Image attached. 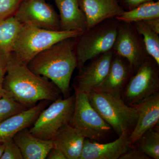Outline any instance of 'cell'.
I'll return each instance as SVG.
<instances>
[{"mask_svg":"<svg viewBox=\"0 0 159 159\" xmlns=\"http://www.w3.org/2000/svg\"><path fill=\"white\" fill-rule=\"evenodd\" d=\"M6 68L5 93L25 108L33 107L41 101L52 102L61 97L60 91L52 81L34 74L12 53L6 59Z\"/></svg>","mask_w":159,"mask_h":159,"instance_id":"obj_1","label":"cell"},{"mask_svg":"<svg viewBox=\"0 0 159 159\" xmlns=\"http://www.w3.org/2000/svg\"><path fill=\"white\" fill-rule=\"evenodd\" d=\"M76 38L59 42L37 54L28 63L34 74L51 80L64 98L70 97L71 77L77 68Z\"/></svg>","mask_w":159,"mask_h":159,"instance_id":"obj_2","label":"cell"},{"mask_svg":"<svg viewBox=\"0 0 159 159\" xmlns=\"http://www.w3.org/2000/svg\"><path fill=\"white\" fill-rule=\"evenodd\" d=\"M76 31L52 30L23 24L13 48L12 54L26 65L35 56L57 43L76 38L82 33Z\"/></svg>","mask_w":159,"mask_h":159,"instance_id":"obj_3","label":"cell"},{"mask_svg":"<svg viewBox=\"0 0 159 159\" xmlns=\"http://www.w3.org/2000/svg\"><path fill=\"white\" fill-rule=\"evenodd\" d=\"M87 94L91 105L118 136L131 133L139 117L135 107L127 105L121 97L103 92L94 90Z\"/></svg>","mask_w":159,"mask_h":159,"instance_id":"obj_4","label":"cell"},{"mask_svg":"<svg viewBox=\"0 0 159 159\" xmlns=\"http://www.w3.org/2000/svg\"><path fill=\"white\" fill-rule=\"evenodd\" d=\"M119 23L116 18L106 20L76 38L77 69L82 67L89 61L112 50Z\"/></svg>","mask_w":159,"mask_h":159,"instance_id":"obj_5","label":"cell"},{"mask_svg":"<svg viewBox=\"0 0 159 159\" xmlns=\"http://www.w3.org/2000/svg\"><path fill=\"white\" fill-rule=\"evenodd\" d=\"M75 102V94L52 102L41 112L29 129L31 133L39 139L52 140L62 127L70 124Z\"/></svg>","mask_w":159,"mask_h":159,"instance_id":"obj_6","label":"cell"},{"mask_svg":"<svg viewBox=\"0 0 159 159\" xmlns=\"http://www.w3.org/2000/svg\"><path fill=\"white\" fill-rule=\"evenodd\" d=\"M75 102L70 124L86 139L101 142L107 138L111 127L91 105L87 94L75 91Z\"/></svg>","mask_w":159,"mask_h":159,"instance_id":"obj_7","label":"cell"},{"mask_svg":"<svg viewBox=\"0 0 159 159\" xmlns=\"http://www.w3.org/2000/svg\"><path fill=\"white\" fill-rule=\"evenodd\" d=\"M159 66L148 56L132 74L121 96L127 105L135 107L159 93Z\"/></svg>","mask_w":159,"mask_h":159,"instance_id":"obj_8","label":"cell"},{"mask_svg":"<svg viewBox=\"0 0 159 159\" xmlns=\"http://www.w3.org/2000/svg\"><path fill=\"white\" fill-rule=\"evenodd\" d=\"M119 22L112 50L128 61L134 73L149 56L146 52L142 36L133 24Z\"/></svg>","mask_w":159,"mask_h":159,"instance_id":"obj_9","label":"cell"},{"mask_svg":"<svg viewBox=\"0 0 159 159\" xmlns=\"http://www.w3.org/2000/svg\"><path fill=\"white\" fill-rule=\"evenodd\" d=\"M23 24L52 30H59V16L45 0H23L14 15Z\"/></svg>","mask_w":159,"mask_h":159,"instance_id":"obj_10","label":"cell"},{"mask_svg":"<svg viewBox=\"0 0 159 159\" xmlns=\"http://www.w3.org/2000/svg\"><path fill=\"white\" fill-rule=\"evenodd\" d=\"M113 54V50L100 54L79 69L74 82L75 91L88 94L96 90L106 77Z\"/></svg>","mask_w":159,"mask_h":159,"instance_id":"obj_11","label":"cell"},{"mask_svg":"<svg viewBox=\"0 0 159 159\" xmlns=\"http://www.w3.org/2000/svg\"><path fill=\"white\" fill-rule=\"evenodd\" d=\"M132 69L125 58L114 53L108 73L102 83L95 90L121 97Z\"/></svg>","mask_w":159,"mask_h":159,"instance_id":"obj_12","label":"cell"},{"mask_svg":"<svg viewBox=\"0 0 159 159\" xmlns=\"http://www.w3.org/2000/svg\"><path fill=\"white\" fill-rule=\"evenodd\" d=\"M130 134L124 133L116 140L107 143L85 139L80 159H119L131 146Z\"/></svg>","mask_w":159,"mask_h":159,"instance_id":"obj_13","label":"cell"},{"mask_svg":"<svg viewBox=\"0 0 159 159\" xmlns=\"http://www.w3.org/2000/svg\"><path fill=\"white\" fill-rule=\"evenodd\" d=\"M85 16L87 29L107 20L116 18L125 10L118 0H78Z\"/></svg>","mask_w":159,"mask_h":159,"instance_id":"obj_14","label":"cell"},{"mask_svg":"<svg viewBox=\"0 0 159 159\" xmlns=\"http://www.w3.org/2000/svg\"><path fill=\"white\" fill-rule=\"evenodd\" d=\"M50 101H41L33 107L9 117L0 123V143L12 139L19 132L28 128L34 123L41 112Z\"/></svg>","mask_w":159,"mask_h":159,"instance_id":"obj_15","label":"cell"},{"mask_svg":"<svg viewBox=\"0 0 159 159\" xmlns=\"http://www.w3.org/2000/svg\"><path fill=\"white\" fill-rule=\"evenodd\" d=\"M134 107L138 111L139 117L136 125L129 137L131 146L145 132L158 124L159 93L148 97Z\"/></svg>","mask_w":159,"mask_h":159,"instance_id":"obj_16","label":"cell"},{"mask_svg":"<svg viewBox=\"0 0 159 159\" xmlns=\"http://www.w3.org/2000/svg\"><path fill=\"white\" fill-rule=\"evenodd\" d=\"M19 147L24 159H45L54 147L52 140L34 136L28 128L19 132L13 138Z\"/></svg>","mask_w":159,"mask_h":159,"instance_id":"obj_17","label":"cell"},{"mask_svg":"<svg viewBox=\"0 0 159 159\" xmlns=\"http://www.w3.org/2000/svg\"><path fill=\"white\" fill-rule=\"evenodd\" d=\"M59 11L60 29L84 32L87 29L86 20L78 0H54Z\"/></svg>","mask_w":159,"mask_h":159,"instance_id":"obj_18","label":"cell"},{"mask_svg":"<svg viewBox=\"0 0 159 159\" xmlns=\"http://www.w3.org/2000/svg\"><path fill=\"white\" fill-rule=\"evenodd\" d=\"M85 139L69 124L62 127L52 141L54 147L60 150L66 159H80Z\"/></svg>","mask_w":159,"mask_h":159,"instance_id":"obj_19","label":"cell"},{"mask_svg":"<svg viewBox=\"0 0 159 159\" xmlns=\"http://www.w3.org/2000/svg\"><path fill=\"white\" fill-rule=\"evenodd\" d=\"M23 24L14 15L0 19V56L7 58L12 54Z\"/></svg>","mask_w":159,"mask_h":159,"instance_id":"obj_20","label":"cell"},{"mask_svg":"<svg viewBox=\"0 0 159 159\" xmlns=\"http://www.w3.org/2000/svg\"><path fill=\"white\" fill-rule=\"evenodd\" d=\"M159 18V1L143 3L134 9L124 11L116 18L120 22L133 23Z\"/></svg>","mask_w":159,"mask_h":159,"instance_id":"obj_21","label":"cell"},{"mask_svg":"<svg viewBox=\"0 0 159 159\" xmlns=\"http://www.w3.org/2000/svg\"><path fill=\"white\" fill-rule=\"evenodd\" d=\"M142 36L146 52L159 66V34L152 31L144 21L132 23Z\"/></svg>","mask_w":159,"mask_h":159,"instance_id":"obj_22","label":"cell"},{"mask_svg":"<svg viewBox=\"0 0 159 159\" xmlns=\"http://www.w3.org/2000/svg\"><path fill=\"white\" fill-rule=\"evenodd\" d=\"M132 146L136 147L151 159H159L158 125L145 132Z\"/></svg>","mask_w":159,"mask_h":159,"instance_id":"obj_23","label":"cell"},{"mask_svg":"<svg viewBox=\"0 0 159 159\" xmlns=\"http://www.w3.org/2000/svg\"><path fill=\"white\" fill-rule=\"evenodd\" d=\"M27 109L5 94L0 97V123L9 117Z\"/></svg>","mask_w":159,"mask_h":159,"instance_id":"obj_24","label":"cell"},{"mask_svg":"<svg viewBox=\"0 0 159 159\" xmlns=\"http://www.w3.org/2000/svg\"><path fill=\"white\" fill-rule=\"evenodd\" d=\"M4 150L1 159H24L19 147L11 139L3 143Z\"/></svg>","mask_w":159,"mask_h":159,"instance_id":"obj_25","label":"cell"},{"mask_svg":"<svg viewBox=\"0 0 159 159\" xmlns=\"http://www.w3.org/2000/svg\"><path fill=\"white\" fill-rule=\"evenodd\" d=\"M23 0H0V19L14 15Z\"/></svg>","mask_w":159,"mask_h":159,"instance_id":"obj_26","label":"cell"},{"mask_svg":"<svg viewBox=\"0 0 159 159\" xmlns=\"http://www.w3.org/2000/svg\"><path fill=\"white\" fill-rule=\"evenodd\" d=\"M149 157L134 146H131L119 159H150Z\"/></svg>","mask_w":159,"mask_h":159,"instance_id":"obj_27","label":"cell"},{"mask_svg":"<svg viewBox=\"0 0 159 159\" xmlns=\"http://www.w3.org/2000/svg\"><path fill=\"white\" fill-rule=\"evenodd\" d=\"M7 58L0 56V97H2L6 94L4 89V83L7 71Z\"/></svg>","mask_w":159,"mask_h":159,"instance_id":"obj_28","label":"cell"},{"mask_svg":"<svg viewBox=\"0 0 159 159\" xmlns=\"http://www.w3.org/2000/svg\"><path fill=\"white\" fill-rule=\"evenodd\" d=\"M153 1L159 0H118L119 5L123 9H126V11L134 9L143 3Z\"/></svg>","mask_w":159,"mask_h":159,"instance_id":"obj_29","label":"cell"},{"mask_svg":"<svg viewBox=\"0 0 159 159\" xmlns=\"http://www.w3.org/2000/svg\"><path fill=\"white\" fill-rule=\"evenodd\" d=\"M47 158L48 159H66L65 156L59 149L53 147L50 151Z\"/></svg>","mask_w":159,"mask_h":159,"instance_id":"obj_30","label":"cell"},{"mask_svg":"<svg viewBox=\"0 0 159 159\" xmlns=\"http://www.w3.org/2000/svg\"><path fill=\"white\" fill-rule=\"evenodd\" d=\"M144 22L152 31L159 34V18L147 20Z\"/></svg>","mask_w":159,"mask_h":159,"instance_id":"obj_31","label":"cell"},{"mask_svg":"<svg viewBox=\"0 0 159 159\" xmlns=\"http://www.w3.org/2000/svg\"><path fill=\"white\" fill-rule=\"evenodd\" d=\"M4 148V144H3V143H0V159H1L2 154Z\"/></svg>","mask_w":159,"mask_h":159,"instance_id":"obj_32","label":"cell"}]
</instances>
